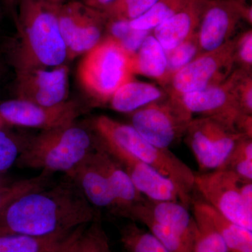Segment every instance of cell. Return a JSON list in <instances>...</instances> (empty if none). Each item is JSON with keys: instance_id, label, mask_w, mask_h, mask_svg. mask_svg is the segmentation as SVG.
Instances as JSON below:
<instances>
[{"instance_id": "cell-1", "label": "cell", "mask_w": 252, "mask_h": 252, "mask_svg": "<svg viewBox=\"0 0 252 252\" xmlns=\"http://www.w3.org/2000/svg\"><path fill=\"white\" fill-rule=\"evenodd\" d=\"M97 210L75 182L64 180L15 200L0 216V233L34 237L68 234L89 225Z\"/></svg>"}, {"instance_id": "cell-2", "label": "cell", "mask_w": 252, "mask_h": 252, "mask_svg": "<svg viewBox=\"0 0 252 252\" xmlns=\"http://www.w3.org/2000/svg\"><path fill=\"white\" fill-rule=\"evenodd\" d=\"M59 9V5L20 0L15 18L18 39L11 56L16 71L57 67L67 61Z\"/></svg>"}, {"instance_id": "cell-3", "label": "cell", "mask_w": 252, "mask_h": 252, "mask_svg": "<svg viewBox=\"0 0 252 252\" xmlns=\"http://www.w3.org/2000/svg\"><path fill=\"white\" fill-rule=\"evenodd\" d=\"M97 145L98 139L88 123L79 125L74 122L28 137L16 165L66 175L94 152Z\"/></svg>"}, {"instance_id": "cell-4", "label": "cell", "mask_w": 252, "mask_h": 252, "mask_svg": "<svg viewBox=\"0 0 252 252\" xmlns=\"http://www.w3.org/2000/svg\"><path fill=\"white\" fill-rule=\"evenodd\" d=\"M88 124L101 140L125 149L160 175L170 179L187 196L193 198L195 173L170 149L156 147L130 124L118 122L107 116H97Z\"/></svg>"}, {"instance_id": "cell-5", "label": "cell", "mask_w": 252, "mask_h": 252, "mask_svg": "<svg viewBox=\"0 0 252 252\" xmlns=\"http://www.w3.org/2000/svg\"><path fill=\"white\" fill-rule=\"evenodd\" d=\"M130 55L108 36L84 54L78 67L81 87L91 99L108 103L115 91L134 79Z\"/></svg>"}, {"instance_id": "cell-6", "label": "cell", "mask_w": 252, "mask_h": 252, "mask_svg": "<svg viewBox=\"0 0 252 252\" xmlns=\"http://www.w3.org/2000/svg\"><path fill=\"white\" fill-rule=\"evenodd\" d=\"M245 136L226 119L201 117L192 119L184 137L200 170L205 172L220 169Z\"/></svg>"}, {"instance_id": "cell-7", "label": "cell", "mask_w": 252, "mask_h": 252, "mask_svg": "<svg viewBox=\"0 0 252 252\" xmlns=\"http://www.w3.org/2000/svg\"><path fill=\"white\" fill-rule=\"evenodd\" d=\"M130 125L142 137L158 148L170 147L185 137L193 119L180 97L168 95L128 114Z\"/></svg>"}, {"instance_id": "cell-8", "label": "cell", "mask_w": 252, "mask_h": 252, "mask_svg": "<svg viewBox=\"0 0 252 252\" xmlns=\"http://www.w3.org/2000/svg\"><path fill=\"white\" fill-rule=\"evenodd\" d=\"M236 36L220 47L198 55L172 77L165 90L169 95L180 97L204 90L226 80L235 68L234 48Z\"/></svg>"}, {"instance_id": "cell-9", "label": "cell", "mask_w": 252, "mask_h": 252, "mask_svg": "<svg viewBox=\"0 0 252 252\" xmlns=\"http://www.w3.org/2000/svg\"><path fill=\"white\" fill-rule=\"evenodd\" d=\"M59 22L67 49V61L86 54L105 36L103 13L79 0L59 6Z\"/></svg>"}, {"instance_id": "cell-10", "label": "cell", "mask_w": 252, "mask_h": 252, "mask_svg": "<svg viewBox=\"0 0 252 252\" xmlns=\"http://www.w3.org/2000/svg\"><path fill=\"white\" fill-rule=\"evenodd\" d=\"M240 179L233 172L225 170L195 174L194 190L220 215L252 231V215L247 211L239 193Z\"/></svg>"}, {"instance_id": "cell-11", "label": "cell", "mask_w": 252, "mask_h": 252, "mask_svg": "<svg viewBox=\"0 0 252 252\" xmlns=\"http://www.w3.org/2000/svg\"><path fill=\"white\" fill-rule=\"evenodd\" d=\"M97 138L102 147L122 165L135 188L145 198L180 202L188 208L191 206L193 198L185 195L170 179L160 175L125 149Z\"/></svg>"}, {"instance_id": "cell-12", "label": "cell", "mask_w": 252, "mask_h": 252, "mask_svg": "<svg viewBox=\"0 0 252 252\" xmlns=\"http://www.w3.org/2000/svg\"><path fill=\"white\" fill-rule=\"evenodd\" d=\"M83 112L82 106L74 100H67L50 107L18 99L6 101L0 104V117L6 125L42 130L72 124L76 122Z\"/></svg>"}, {"instance_id": "cell-13", "label": "cell", "mask_w": 252, "mask_h": 252, "mask_svg": "<svg viewBox=\"0 0 252 252\" xmlns=\"http://www.w3.org/2000/svg\"><path fill=\"white\" fill-rule=\"evenodd\" d=\"M16 99L39 105H58L68 100L69 68H34L16 71Z\"/></svg>"}, {"instance_id": "cell-14", "label": "cell", "mask_w": 252, "mask_h": 252, "mask_svg": "<svg viewBox=\"0 0 252 252\" xmlns=\"http://www.w3.org/2000/svg\"><path fill=\"white\" fill-rule=\"evenodd\" d=\"M244 72L246 71L236 68L223 82L183 94L180 97L181 102L192 115L223 118L235 126L238 118L243 114L239 107L237 87Z\"/></svg>"}, {"instance_id": "cell-15", "label": "cell", "mask_w": 252, "mask_h": 252, "mask_svg": "<svg viewBox=\"0 0 252 252\" xmlns=\"http://www.w3.org/2000/svg\"><path fill=\"white\" fill-rule=\"evenodd\" d=\"M242 21L237 1L205 0L197 31L200 54L216 49L233 39Z\"/></svg>"}, {"instance_id": "cell-16", "label": "cell", "mask_w": 252, "mask_h": 252, "mask_svg": "<svg viewBox=\"0 0 252 252\" xmlns=\"http://www.w3.org/2000/svg\"><path fill=\"white\" fill-rule=\"evenodd\" d=\"M140 217H147L168 227L194 248L198 236L196 222L188 207L180 202L160 201L144 198L122 215V218L132 221Z\"/></svg>"}, {"instance_id": "cell-17", "label": "cell", "mask_w": 252, "mask_h": 252, "mask_svg": "<svg viewBox=\"0 0 252 252\" xmlns=\"http://www.w3.org/2000/svg\"><path fill=\"white\" fill-rule=\"evenodd\" d=\"M94 152L65 175L75 182L94 208L99 211L107 210L114 215L116 210L114 198L107 178L94 156Z\"/></svg>"}, {"instance_id": "cell-18", "label": "cell", "mask_w": 252, "mask_h": 252, "mask_svg": "<svg viewBox=\"0 0 252 252\" xmlns=\"http://www.w3.org/2000/svg\"><path fill=\"white\" fill-rule=\"evenodd\" d=\"M94 156L107 178L114 198L116 206L114 215L122 217L127 210L143 200L145 197L135 188L122 165L102 147L99 140Z\"/></svg>"}, {"instance_id": "cell-19", "label": "cell", "mask_w": 252, "mask_h": 252, "mask_svg": "<svg viewBox=\"0 0 252 252\" xmlns=\"http://www.w3.org/2000/svg\"><path fill=\"white\" fill-rule=\"evenodd\" d=\"M205 0H189L185 7L152 31L165 51L178 46L197 32Z\"/></svg>"}, {"instance_id": "cell-20", "label": "cell", "mask_w": 252, "mask_h": 252, "mask_svg": "<svg viewBox=\"0 0 252 252\" xmlns=\"http://www.w3.org/2000/svg\"><path fill=\"white\" fill-rule=\"evenodd\" d=\"M168 95L161 86L132 79L119 87L108 103L113 110L128 114Z\"/></svg>"}, {"instance_id": "cell-21", "label": "cell", "mask_w": 252, "mask_h": 252, "mask_svg": "<svg viewBox=\"0 0 252 252\" xmlns=\"http://www.w3.org/2000/svg\"><path fill=\"white\" fill-rule=\"evenodd\" d=\"M130 62L134 75L138 74L155 79L163 87L166 72V52L152 33L131 57Z\"/></svg>"}, {"instance_id": "cell-22", "label": "cell", "mask_w": 252, "mask_h": 252, "mask_svg": "<svg viewBox=\"0 0 252 252\" xmlns=\"http://www.w3.org/2000/svg\"><path fill=\"white\" fill-rule=\"evenodd\" d=\"M210 217L226 245L228 252H252V231L225 218L201 198H195Z\"/></svg>"}, {"instance_id": "cell-23", "label": "cell", "mask_w": 252, "mask_h": 252, "mask_svg": "<svg viewBox=\"0 0 252 252\" xmlns=\"http://www.w3.org/2000/svg\"><path fill=\"white\" fill-rule=\"evenodd\" d=\"M71 233L34 237L0 233V252H51L59 248Z\"/></svg>"}, {"instance_id": "cell-24", "label": "cell", "mask_w": 252, "mask_h": 252, "mask_svg": "<svg viewBox=\"0 0 252 252\" xmlns=\"http://www.w3.org/2000/svg\"><path fill=\"white\" fill-rule=\"evenodd\" d=\"M191 206L193 216L198 228L194 252H228L226 245L220 233L196 199H192Z\"/></svg>"}, {"instance_id": "cell-25", "label": "cell", "mask_w": 252, "mask_h": 252, "mask_svg": "<svg viewBox=\"0 0 252 252\" xmlns=\"http://www.w3.org/2000/svg\"><path fill=\"white\" fill-rule=\"evenodd\" d=\"M152 31L135 29L130 21L125 20H107L105 36L112 39L122 46L130 56H133Z\"/></svg>"}, {"instance_id": "cell-26", "label": "cell", "mask_w": 252, "mask_h": 252, "mask_svg": "<svg viewBox=\"0 0 252 252\" xmlns=\"http://www.w3.org/2000/svg\"><path fill=\"white\" fill-rule=\"evenodd\" d=\"M189 0H158L147 12L130 21L135 29L152 31L185 7Z\"/></svg>"}, {"instance_id": "cell-27", "label": "cell", "mask_w": 252, "mask_h": 252, "mask_svg": "<svg viewBox=\"0 0 252 252\" xmlns=\"http://www.w3.org/2000/svg\"><path fill=\"white\" fill-rule=\"evenodd\" d=\"M54 183L53 174L41 171L39 175L12 182L0 188V216L15 200L24 194L49 187Z\"/></svg>"}, {"instance_id": "cell-28", "label": "cell", "mask_w": 252, "mask_h": 252, "mask_svg": "<svg viewBox=\"0 0 252 252\" xmlns=\"http://www.w3.org/2000/svg\"><path fill=\"white\" fill-rule=\"evenodd\" d=\"M166 52L167 66L163 89L172 77L200 54L197 32Z\"/></svg>"}, {"instance_id": "cell-29", "label": "cell", "mask_w": 252, "mask_h": 252, "mask_svg": "<svg viewBox=\"0 0 252 252\" xmlns=\"http://www.w3.org/2000/svg\"><path fill=\"white\" fill-rule=\"evenodd\" d=\"M219 170H228L243 180L252 181V138L243 137Z\"/></svg>"}, {"instance_id": "cell-30", "label": "cell", "mask_w": 252, "mask_h": 252, "mask_svg": "<svg viewBox=\"0 0 252 252\" xmlns=\"http://www.w3.org/2000/svg\"><path fill=\"white\" fill-rule=\"evenodd\" d=\"M135 222H139L147 226L149 232L170 252H194L193 247L168 227L159 224L147 217H140Z\"/></svg>"}, {"instance_id": "cell-31", "label": "cell", "mask_w": 252, "mask_h": 252, "mask_svg": "<svg viewBox=\"0 0 252 252\" xmlns=\"http://www.w3.org/2000/svg\"><path fill=\"white\" fill-rule=\"evenodd\" d=\"M158 1V0H118L102 12L107 20L130 21L147 12Z\"/></svg>"}, {"instance_id": "cell-32", "label": "cell", "mask_w": 252, "mask_h": 252, "mask_svg": "<svg viewBox=\"0 0 252 252\" xmlns=\"http://www.w3.org/2000/svg\"><path fill=\"white\" fill-rule=\"evenodd\" d=\"M83 252H111L108 237L103 228L99 210L81 237Z\"/></svg>"}, {"instance_id": "cell-33", "label": "cell", "mask_w": 252, "mask_h": 252, "mask_svg": "<svg viewBox=\"0 0 252 252\" xmlns=\"http://www.w3.org/2000/svg\"><path fill=\"white\" fill-rule=\"evenodd\" d=\"M21 152L17 135L0 128V173L4 174L16 163Z\"/></svg>"}, {"instance_id": "cell-34", "label": "cell", "mask_w": 252, "mask_h": 252, "mask_svg": "<svg viewBox=\"0 0 252 252\" xmlns=\"http://www.w3.org/2000/svg\"><path fill=\"white\" fill-rule=\"evenodd\" d=\"M235 68L252 72V28L236 35L234 48Z\"/></svg>"}, {"instance_id": "cell-35", "label": "cell", "mask_w": 252, "mask_h": 252, "mask_svg": "<svg viewBox=\"0 0 252 252\" xmlns=\"http://www.w3.org/2000/svg\"><path fill=\"white\" fill-rule=\"evenodd\" d=\"M237 94L240 112L252 115V72H244L239 80Z\"/></svg>"}, {"instance_id": "cell-36", "label": "cell", "mask_w": 252, "mask_h": 252, "mask_svg": "<svg viewBox=\"0 0 252 252\" xmlns=\"http://www.w3.org/2000/svg\"><path fill=\"white\" fill-rule=\"evenodd\" d=\"M239 193L244 206L249 214L252 215V181L243 180L239 181Z\"/></svg>"}, {"instance_id": "cell-37", "label": "cell", "mask_w": 252, "mask_h": 252, "mask_svg": "<svg viewBox=\"0 0 252 252\" xmlns=\"http://www.w3.org/2000/svg\"><path fill=\"white\" fill-rule=\"evenodd\" d=\"M88 225H81V226L77 228V229L74 230V231L71 233L67 238L64 240V243L59 247V248L55 250L54 251L51 252H68L69 249L71 248V245H72L73 242L75 240V239L79 236V235L84 231V229L86 228Z\"/></svg>"}, {"instance_id": "cell-38", "label": "cell", "mask_w": 252, "mask_h": 252, "mask_svg": "<svg viewBox=\"0 0 252 252\" xmlns=\"http://www.w3.org/2000/svg\"><path fill=\"white\" fill-rule=\"evenodd\" d=\"M87 6L99 11H104L118 0H79Z\"/></svg>"}, {"instance_id": "cell-39", "label": "cell", "mask_w": 252, "mask_h": 252, "mask_svg": "<svg viewBox=\"0 0 252 252\" xmlns=\"http://www.w3.org/2000/svg\"><path fill=\"white\" fill-rule=\"evenodd\" d=\"M5 9L13 15L14 19L17 15L18 6L20 0H1Z\"/></svg>"}, {"instance_id": "cell-40", "label": "cell", "mask_w": 252, "mask_h": 252, "mask_svg": "<svg viewBox=\"0 0 252 252\" xmlns=\"http://www.w3.org/2000/svg\"><path fill=\"white\" fill-rule=\"evenodd\" d=\"M83 232L75 239V240L73 242L72 245H71V248L69 249V252H83L81 243V237Z\"/></svg>"}, {"instance_id": "cell-41", "label": "cell", "mask_w": 252, "mask_h": 252, "mask_svg": "<svg viewBox=\"0 0 252 252\" xmlns=\"http://www.w3.org/2000/svg\"><path fill=\"white\" fill-rule=\"evenodd\" d=\"M34 1H43V2L49 3L55 5H63L69 1H74V0H34Z\"/></svg>"}, {"instance_id": "cell-42", "label": "cell", "mask_w": 252, "mask_h": 252, "mask_svg": "<svg viewBox=\"0 0 252 252\" xmlns=\"http://www.w3.org/2000/svg\"><path fill=\"white\" fill-rule=\"evenodd\" d=\"M11 181L8 180L4 176V174L0 173V188L5 187V186L9 185L11 183Z\"/></svg>"}, {"instance_id": "cell-43", "label": "cell", "mask_w": 252, "mask_h": 252, "mask_svg": "<svg viewBox=\"0 0 252 252\" xmlns=\"http://www.w3.org/2000/svg\"><path fill=\"white\" fill-rule=\"evenodd\" d=\"M6 126V124H5L4 121L1 119V118L0 117V128H4L5 126Z\"/></svg>"}, {"instance_id": "cell-44", "label": "cell", "mask_w": 252, "mask_h": 252, "mask_svg": "<svg viewBox=\"0 0 252 252\" xmlns=\"http://www.w3.org/2000/svg\"><path fill=\"white\" fill-rule=\"evenodd\" d=\"M228 1H248V0H228Z\"/></svg>"}]
</instances>
